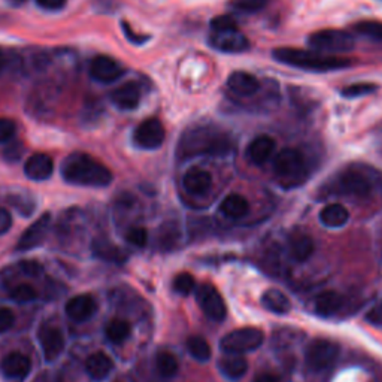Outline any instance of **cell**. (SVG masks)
<instances>
[{
    "mask_svg": "<svg viewBox=\"0 0 382 382\" xmlns=\"http://www.w3.org/2000/svg\"><path fill=\"white\" fill-rule=\"evenodd\" d=\"M61 177L66 182L81 187H108L113 182V172L84 153H73L63 162Z\"/></svg>",
    "mask_w": 382,
    "mask_h": 382,
    "instance_id": "6da1fadb",
    "label": "cell"
},
{
    "mask_svg": "<svg viewBox=\"0 0 382 382\" xmlns=\"http://www.w3.org/2000/svg\"><path fill=\"white\" fill-rule=\"evenodd\" d=\"M232 150L230 138L212 127H197L188 130L180 140L178 154L181 157L195 155H224Z\"/></svg>",
    "mask_w": 382,
    "mask_h": 382,
    "instance_id": "7a4b0ae2",
    "label": "cell"
},
{
    "mask_svg": "<svg viewBox=\"0 0 382 382\" xmlns=\"http://www.w3.org/2000/svg\"><path fill=\"white\" fill-rule=\"evenodd\" d=\"M272 56L282 65L314 72H331L351 66V60L349 58L324 56L316 51L297 50V48H277Z\"/></svg>",
    "mask_w": 382,
    "mask_h": 382,
    "instance_id": "3957f363",
    "label": "cell"
},
{
    "mask_svg": "<svg viewBox=\"0 0 382 382\" xmlns=\"http://www.w3.org/2000/svg\"><path fill=\"white\" fill-rule=\"evenodd\" d=\"M376 172L368 166L354 165L346 167L338 177L336 188L341 193L353 196H368L375 188Z\"/></svg>",
    "mask_w": 382,
    "mask_h": 382,
    "instance_id": "277c9868",
    "label": "cell"
},
{
    "mask_svg": "<svg viewBox=\"0 0 382 382\" xmlns=\"http://www.w3.org/2000/svg\"><path fill=\"white\" fill-rule=\"evenodd\" d=\"M264 331L257 327H242L227 333L220 342L224 354H245L263 345Z\"/></svg>",
    "mask_w": 382,
    "mask_h": 382,
    "instance_id": "5b68a950",
    "label": "cell"
},
{
    "mask_svg": "<svg viewBox=\"0 0 382 382\" xmlns=\"http://www.w3.org/2000/svg\"><path fill=\"white\" fill-rule=\"evenodd\" d=\"M308 42L316 53H348L354 48L353 35L336 29L315 31Z\"/></svg>",
    "mask_w": 382,
    "mask_h": 382,
    "instance_id": "8992f818",
    "label": "cell"
},
{
    "mask_svg": "<svg viewBox=\"0 0 382 382\" xmlns=\"http://www.w3.org/2000/svg\"><path fill=\"white\" fill-rule=\"evenodd\" d=\"M339 351V344L329 339H315L306 348L305 361L311 371L321 372L324 369H329L336 361Z\"/></svg>",
    "mask_w": 382,
    "mask_h": 382,
    "instance_id": "52a82bcc",
    "label": "cell"
},
{
    "mask_svg": "<svg viewBox=\"0 0 382 382\" xmlns=\"http://www.w3.org/2000/svg\"><path fill=\"white\" fill-rule=\"evenodd\" d=\"M196 300L205 315L214 321H222L227 315V306L214 285L202 284L197 286Z\"/></svg>",
    "mask_w": 382,
    "mask_h": 382,
    "instance_id": "ba28073f",
    "label": "cell"
},
{
    "mask_svg": "<svg viewBox=\"0 0 382 382\" xmlns=\"http://www.w3.org/2000/svg\"><path fill=\"white\" fill-rule=\"evenodd\" d=\"M165 138V125L157 118H148L138 125L133 135V142L142 150H157L163 145Z\"/></svg>",
    "mask_w": 382,
    "mask_h": 382,
    "instance_id": "9c48e42d",
    "label": "cell"
},
{
    "mask_svg": "<svg viewBox=\"0 0 382 382\" xmlns=\"http://www.w3.org/2000/svg\"><path fill=\"white\" fill-rule=\"evenodd\" d=\"M274 169L284 180L299 178L305 173V158L297 150L285 148L275 157Z\"/></svg>",
    "mask_w": 382,
    "mask_h": 382,
    "instance_id": "30bf717a",
    "label": "cell"
},
{
    "mask_svg": "<svg viewBox=\"0 0 382 382\" xmlns=\"http://www.w3.org/2000/svg\"><path fill=\"white\" fill-rule=\"evenodd\" d=\"M51 226V215L45 212L42 214L33 224L29 226L24 233L21 234L20 241L17 244V251H30L39 247L48 234V230H50Z\"/></svg>",
    "mask_w": 382,
    "mask_h": 382,
    "instance_id": "8fae6325",
    "label": "cell"
},
{
    "mask_svg": "<svg viewBox=\"0 0 382 382\" xmlns=\"http://www.w3.org/2000/svg\"><path fill=\"white\" fill-rule=\"evenodd\" d=\"M211 45L221 53H244L249 48V41L244 33L236 30L212 31Z\"/></svg>",
    "mask_w": 382,
    "mask_h": 382,
    "instance_id": "7c38bea8",
    "label": "cell"
},
{
    "mask_svg": "<svg viewBox=\"0 0 382 382\" xmlns=\"http://www.w3.org/2000/svg\"><path fill=\"white\" fill-rule=\"evenodd\" d=\"M124 71L118 63L108 56H98L90 65V75L100 84H113L123 76Z\"/></svg>",
    "mask_w": 382,
    "mask_h": 382,
    "instance_id": "4fadbf2b",
    "label": "cell"
},
{
    "mask_svg": "<svg viewBox=\"0 0 382 382\" xmlns=\"http://www.w3.org/2000/svg\"><path fill=\"white\" fill-rule=\"evenodd\" d=\"M39 344L46 361H56L65 349V338L56 327H42L38 333Z\"/></svg>",
    "mask_w": 382,
    "mask_h": 382,
    "instance_id": "5bb4252c",
    "label": "cell"
},
{
    "mask_svg": "<svg viewBox=\"0 0 382 382\" xmlns=\"http://www.w3.org/2000/svg\"><path fill=\"white\" fill-rule=\"evenodd\" d=\"M54 172V162L50 155L46 154H33L27 158L24 165L26 177L31 181H46L51 178Z\"/></svg>",
    "mask_w": 382,
    "mask_h": 382,
    "instance_id": "9a60e30c",
    "label": "cell"
},
{
    "mask_svg": "<svg viewBox=\"0 0 382 382\" xmlns=\"http://www.w3.org/2000/svg\"><path fill=\"white\" fill-rule=\"evenodd\" d=\"M140 87L136 83H125L110 93V102L123 110L136 109L140 103Z\"/></svg>",
    "mask_w": 382,
    "mask_h": 382,
    "instance_id": "2e32d148",
    "label": "cell"
},
{
    "mask_svg": "<svg viewBox=\"0 0 382 382\" xmlns=\"http://www.w3.org/2000/svg\"><path fill=\"white\" fill-rule=\"evenodd\" d=\"M182 184L187 193L193 196H200V195H205L206 191H210V188L212 187V177L208 170L191 167L184 175Z\"/></svg>",
    "mask_w": 382,
    "mask_h": 382,
    "instance_id": "e0dca14e",
    "label": "cell"
},
{
    "mask_svg": "<svg viewBox=\"0 0 382 382\" xmlns=\"http://www.w3.org/2000/svg\"><path fill=\"white\" fill-rule=\"evenodd\" d=\"M96 301L88 294H79L72 297L66 304V314L73 321L83 323L91 318V315L96 312Z\"/></svg>",
    "mask_w": 382,
    "mask_h": 382,
    "instance_id": "ac0fdd59",
    "label": "cell"
},
{
    "mask_svg": "<svg viewBox=\"0 0 382 382\" xmlns=\"http://www.w3.org/2000/svg\"><path fill=\"white\" fill-rule=\"evenodd\" d=\"M275 148H277L275 139L267 135H262L249 143L247 155L254 165H264L269 158L274 155Z\"/></svg>",
    "mask_w": 382,
    "mask_h": 382,
    "instance_id": "d6986e66",
    "label": "cell"
},
{
    "mask_svg": "<svg viewBox=\"0 0 382 382\" xmlns=\"http://www.w3.org/2000/svg\"><path fill=\"white\" fill-rule=\"evenodd\" d=\"M2 373L12 379L26 378L31 369L30 358L21 353H11L8 354L2 363H0Z\"/></svg>",
    "mask_w": 382,
    "mask_h": 382,
    "instance_id": "ffe728a7",
    "label": "cell"
},
{
    "mask_svg": "<svg viewBox=\"0 0 382 382\" xmlns=\"http://www.w3.org/2000/svg\"><path fill=\"white\" fill-rule=\"evenodd\" d=\"M227 87L237 96H244V98H248V96L256 94L260 90V83L259 79L248 73V72H233L229 79H227Z\"/></svg>",
    "mask_w": 382,
    "mask_h": 382,
    "instance_id": "44dd1931",
    "label": "cell"
},
{
    "mask_svg": "<svg viewBox=\"0 0 382 382\" xmlns=\"http://www.w3.org/2000/svg\"><path fill=\"white\" fill-rule=\"evenodd\" d=\"M218 369L227 379L237 381L248 372V361L242 354H226L218 361Z\"/></svg>",
    "mask_w": 382,
    "mask_h": 382,
    "instance_id": "7402d4cb",
    "label": "cell"
},
{
    "mask_svg": "<svg viewBox=\"0 0 382 382\" xmlns=\"http://www.w3.org/2000/svg\"><path fill=\"white\" fill-rule=\"evenodd\" d=\"M91 251L98 259L110 263H123L127 259V254L121 248H118L117 245H114L113 242L103 237L94 239L91 244Z\"/></svg>",
    "mask_w": 382,
    "mask_h": 382,
    "instance_id": "603a6c76",
    "label": "cell"
},
{
    "mask_svg": "<svg viewBox=\"0 0 382 382\" xmlns=\"http://www.w3.org/2000/svg\"><path fill=\"white\" fill-rule=\"evenodd\" d=\"M344 306V297L338 291H323L315 299V312L321 316H331L338 314Z\"/></svg>",
    "mask_w": 382,
    "mask_h": 382,
    "instance_id": "cb8c5ba5",
    "label": "cell"
},
{
    "mask_svg": "<svg viewBox=\"0 0 382 382\" xmlns=\"http://www.w3.org/2000/svg\"><path fill=\"white\" fill-rule=\"evenodd\" d=\"M114 369V361L103 353L91 354L86 361V371L94 381H103Z\"/></svg>",
    "mask_w": 382,
    "mask_h": 382,
    "instance_id": "d4e9b609",
    "label": "cell"
},
{
    "mask_svg": "<svg viewBox=\"0 0 382 382\" xmlns=\"http://www.w3.org/2000/svg\"><path fill=\"white\" fill-rule=\"evenodd\" d=\"M348 220H349L348 210L339 203L327 205L326 208H323V211L320 212L321 224H324L326 227H330V229H339V227L345 226Z\"/></svg>",
    "mask_w": 382,
    "mask_h": 382,
    "instance_id": "484cf974",
    "label": "cell"
},
{
    "mask_svg": "<svg viewBox=\"0 0 382 382\" xmlns=\"http://www.w3.org/2000/svg\"><path fill=\"white\" fill-rule=\"evenodd\" d=\"M315 245L312 237L306 233H294L290 237V251L294 260L306 262L314 254Z\"/></svg>",
    "mask_w": 382,
    "mask_h": 382,
    "instance_id": "4316f807",
    "label": "cell"
},
{
    "mask_svg": "<svg viewBox=\"0 0 382 382\" xmlns=\"http://www.w3.org/2000/svg\"><path fill=\"white\" fill-rule=\"evenodd\" d=\"M220 211L227 218L239 220V218H244L248 214L249 205H248V200L241 195H229L224 200L221 202Z\"/></svg>",
    "mask_w": 382,
    "mask_h": 382,
    "instance_id": "83f0119b",
    "label": "cell"
},
{
    "mask_svg": "<svg viewBox=\"0 0 382 382\" xmlns=\"http://www.w3.org/2000/svg\"><path fill=\"white\" fill-rule=\"evenodd\" d=\"M262 304L267 311L274 312V314H279V315L286 314L291 308L289 297H286L282 291H279L277 289L266 290L262 296Z\"/></svg>",
    "mask_w": 382,
    "mask_h": 382,
    "instance_id": "f1b7e54d",
    "label": "cell"
},
{
    "mask_svg": "<svg viewBox=\"0 0 382 382\" xmlns=\"http://www.w3.org/2000/svg\"><path fill=\"white\" fill-rule=\"evenodd\" d=\"M155 366H157L158 373H160L163 378L175 376L180 369L178 358L167 351L158 353V356L155 358Z\"/></svg>",
    "mask_w": 382,
    "mask_h": 382,
    "instance_id": "f546056e",
    "label": "cell"
},
{
    "mask_svg": "<svg viewBox=\"0 0 382 382\" xmlns=\"http://www.w3.org/2000/svg\"><path fill=\"white\" fill-rule=\"evenodd\" d=\"M187 349L191 354V357L196 358L197 361H208L211 358V346L200 336H191L187 341Z\"/></svg>",
    "mask_w": 382,
    "mask_h": 382,
    "instance_id": "4dcf8cb0",
    "label": "cell"
},
{
    "mask_svg": "<svg viewBox=\"0 0 382 382\" xmlns=\"http://www.w3.org/2000/svg\"><path fill=\"white\" fill-rule=\"evenodd\" d=\"M132 327L124 320H113L106 326V338L113 344H123L130 336Z\"/></svg>",
    "mask_w": 382,
    "mask_h": 382,
    "instance_id": "1f68e13d",
    "label": "cell"
},
{
    "mask_svg": "<svg viewBox=\"0 0 382 382\" xmlns=\"http://www.w3.org/2000/svg\"><path fill=\"white\" fill-rule=\"evenodd\" d=\"M354 30L361 36L376 42H382V23L381 21H361L354 26Z\"/></svg>",
    "mask_w": 382,
    "mask_h": 382,
    "instance_id": "d6a6232c",
    "label": "cell"
},
{
    "mask_svg": "<svg viewBox=\"0 0 382 382\" xmlns=\"http://www.w3.org/2000/svg\"><path fill=\"white\" fill-rule=\"evenodd\" d=\"M269 0H230V8L242 14H256L266 8Z\"/></svg>",
    "mask_w": 382,
    "mask_h": 382,
    "instance_id": "836d02e7",
    "label": "cell"
},
{
    "mask_svg": "<svg viewBox=\"0 0 382 382\" xmlns=\"http://www.w3.org/2000/svg\"><path fill=\"white\" fill-rule=\"evenodd\" d=\"M196 289V281L193 275H190L187 272L180 274L175 277L173 279V290L181 296H188L191 291Z\"/></svg>",
    "mask_w": 382,
    "mask_h": 382,
    "instance_id": "e575fe53",
    "label": "cell"
},
{
    "mask_svg": "<svg viewBox=\"0 0 382 382\" xmlns=\"http://www.w3.org/2000/svg\"><path fill=\"white\" fill-rule=\"evenodd\" d=\"M11 296L19 304H27V301H31L38 297V291L30 284H20L12 290Z\"/></svg>",
    "mask_w": 382,
    "mask_h": 382,
    "instance_id": "d590c367",
    "label": "cell"
},
{
    "mask_svg": "<svg viewBox=\"0 0 382 382\" xmlns=\"http://www.w3.org/2000/svg\"><path fill=\"white\" fill-rule=\"evenodd\" d=\"M378 90V87L375 84H369V83H360V84H353L349 87H345L342 90V94L345 98H361V96H368L372 94Z\"/></svg>",
    "mask_w": 382,
    "mask_h": 382,
    "instance_id": "8d00e7d4",
    "label": "cell"
},
{
    "mask_svg": "<svg viewBox=\"0 0 382 382\" xmlns=\"http://www.w3.org/2000/svg\"><path fill=\"white\" fill-rule=\"evenodd\" d=\"M125 239L129 244L142 248V247H145L148 242V232H147V229H143V227H132L129 232H127Z\"/></svg>",
    "mask_w": 382,
    "mask_h": 382,
    "instance_id": "74e56055",
    "label": "cell"
},
{
    "mask_svg": "<svg viewBox=\"0 0 382 382\" xmlns=\"http://www.w3.org/2000/svg\"><path fill=\"white\" fill-rule=\"evenodd\" d=\"M17 125L9 118H0V143H6L15 136Z\"/></svg>",
    "mask_w": 382,
    "mask_h": 382,
    "instance_id": "f35d334b",
    "label": "cell"
},
{
    "mask_svg": "<svg viewBox=\"0 0 382 382\" xmlns=\"http://www.w3.org/2000/svg\"><path fill=\"white\" fill-rule=\"evenodd\" d=\"M212 31H227V30H236V21L229 17V15H220V17H215L211 21Z\"/></svg>",
    "mask_w": 382,
    "mask_h": 382,
    "instance_id": "ab89813d",
    "label": "cell"
},
{
    "mask_svg": "<svg viewBox=\"0 0 382 382\" xmlns=\"http://www.w3.org/2000/svg\"><path fill=\"white\" fill-rule=\"evenodd\" d=\"M15 321V315L9 308H0V333L8 331Z\"/></svg>",
    "mask_w": 382,
    "mask_h": 382,
    "instance_id": "60d3db41",
    "label": "cell"
},
{
    "mask_svg": "<svg viewBox=\"0 0 382 382\" xmlns=\"http://www.w3.org/2000/svg\"><path fill=\"white\" fill-rule=\"evenodd\" d=\"M68 0H36L39 8L45 11H60L65 8Z\"/></svg>",
    "mask_w": 382,
    "mask_h": 382,
    "instance_id": "b9f144b4",
    "label": "cell"
},
{
    "mask_svg": "<svg viewBox=\"0 0 382 382\" xmlns=\"http://www.w3.org/2000/svg\"><path fill=\"white\" fill-rule=\"evenodd\" d=\"M12 227V217L8 210L0 208V236L5 234Z\"/></svg>",
    "mask_w": 382,
    "mask_h": 382,
    "instance_id": "7bdbcfd3",
    "label": "cell"
},
{
    "mask_svg": "<svg viewBox=\"0 0 382 382\" xmlns=\"http://www.w3.org/2000/svg\"><path fill=\"white\" fill-rule=\"evenodd\" d=\"M21 270L29 277H38L42 272V267L36 262H23L21 263Z\"/></svg>",
    "mask_w": 382,
    "mask_h": 382,
    "instance_id": "ee69618b",
    "label": "cell"
},
{
    "mask_svg": "<svg viewBox=\"0 0 382 382\" xmlns=\"http://www.w3.org/2000/svg\"><path fill=\"white\" fill-rule=\"evenodd\" d=\"M21 153H23V150H21V147L19 145V143H17V145H15V143H14V145H11V147L6 148L5 157L8 158L9 162H17L19 158L21 157Z\"/></svg>",
    "mask_w": 382,
    "mask_h": 382,
    "instance_id": "f6af8a7d",
    "label": "cell"
},
{
    "mask_svg": "<svg viewBox=\"0 0 382 382\" xmlns=\"http://www.w3.org/2000/svg\"><path fill=\"white\" fill-rule=\"evenodd\" d=\"M123 30H124L125 36L129 38L133 43H142V42H145V39H147V38H139V36H136L133 33V30L129 27V24H127V23H123Z\"/></svg>",
    "mask_w": 382,
    "mask_h": 382,
    "instance_id": "bcb514c9",
    "label": "cell"
},
{
    "mask_svg": "<svg viewBox=\"0 0 382 382\" xmlns=\"http://www.w3.org/2000/svg\"><path fill=\"white\" fill-rule=\"evenodd\" d=\"M252 382H279L274 375H270V373H260L257 375L256 378H254Z\"/></svg>",
    "mask_w": 382,
    "mask_h": 382,
    "instance_id": "7dc6e473",
    "label": "cell"
},
{
    "mask_svg": "<svg viewBox=\"0 0 382 382\" xmlns=\"http://www.w3.org/2000/svg\"><path fill=\"white\" fill-rule=\"evenodd\" d=\"M6 63H8V57H6V54L2 50H0V72H2L5 69Z\"/></svg>",
    "mask_w": 382,
    "mask_h": 382,
    "instance_id": "c3c4849f",
    "label": "cell"
},
{
    "mask_svg": "<svg viewBox=\"0 0 382 382\" xmlns=\"http://www.w3.org/2000/svg\"><path fill=\"white\" fill-rule=\"evenodd\" d=\"M11 2H12V4H15V5H20V4H24L26 0H11Z\"/></svg>",
    "mask_w": 382,
    "mask_h": 382,
    "instance_id": "681fc988",
    "label": "cell"
}]
</instances>
